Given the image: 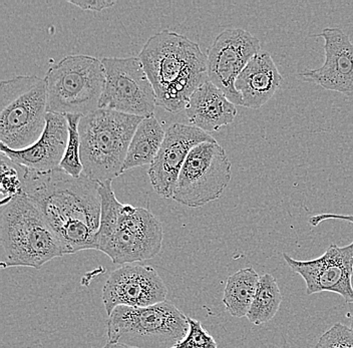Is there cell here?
<instances>
[{
	"label": "cell",
	"mask_w": 353,
	"mask_h": 348,
	"mask_svg": "<svg viewBox=\"0 0 353 348\" xmlns=\"http://www.w3.org/2000/svg\"><path fill=\"white\" fill-rule=\"evenodd\" d=\"M316 37L324 39L325 61L319 68L304 70L300 76L322 89L353 96V43L350 35L341 28H327Z\"/></svg>",
	"instance_id": "9a60e30c"
},
{
	"label": "cell",
	"mask_w": 353,
	"mask_h": 348,
	"mask_svg": "<svg viewBox=\"0 0 353 348\" xmlns=\"http://www.w3.org/2000/svg\"><path fill=\"white\" fill-rule=\"evenodd\" d=\"M188 325L186 336L173 348H218L215 339L204 329L200 321L188 317Z\"/></svg>",
	"instance_id": "cb8c5ba5"
},
{
	"label": "cell",
	"mask_w": 353,
	"mask_h": 348,
	"mask_svg": "<svg viewBox=\"0 0 353 348\" xmlns=\"http://www.w3.org/2000/svg\"><path fill=\"white\" fill-rule=\"evenodd\" d=\"M143 119L107 109L81 116L79 132L83 174L98 183L121 176L132 136Z\"/></svg>",
	"instance_id": "5b68a950"
},
{
	"label": "cell",
	"mask_w": 353,
	"mask_h": 348,
	"mask_svg": "<svg viewBox=\"0 0 353 348\" xmlns=\"http://www.w3.org/2000/svg\"><path fill=\"white\" fill-rule=\"evenodd\" d=\"M314 348H353L352 329L341 323H335L320 336Z\"/></svg>",
	"instance_id": "d4e9b609"
},
{
	"label": "cell",
	"mask_w": 353,
	"mask_h": 348,
	"mask_svg": "<svg viewBox=\"0 0 353 348\" xmlns=\"http://www.w3.org/2000/svg\"><path fill=\"white\" fill-rule=\"evenodd\" d=\"M217 142L203 130L184 124H173L165 131L158 155L150 166V181L158 195L172 199L181 170L190 152L198 145Z\"/></svg>",
	"instance_id": "5bb4252c"
},
{
	"label": "cell",
	"mask_w": 353,
	"mask_h": 348,
	"mask_svg": "<svg viewBox=\"0 0 353 348\" xmlns=\"http://www.w3.org/2000/svg\"><path fill=\"white\" fill-rule=\"evenodd\" d=\"M101 197V225L97 250L105 253L112 263L132 264L154 258L162 249L163 226L145 208L119 202L112 181L99 183Z\"/></svg>",
	"instance_id": "3957f363"
},
{
	"label": "cell",
	"mask_w": 353,
	"mask_h": 348,
	"mask_svg": "<svg viewBox=\"0 0 353 348\" xmlns=\"http://www.w3.org/2000/svg\"><path fill=\"white\" fill-rule=\"evenodd\" d=\"M282 81L283 76L271 54L261 50L242 70L235 88L241 96L243 107L258 110L274 96Z\"/></svg>",
	"instance_id": "e0dca14e"
},
{
	"label": "cell",
	"mask_w": 353,
	"mask_h": 348,
	"mask_svg": "<svg viewBox=\"0 0 353 348\" xmlns=\"http://www.w3.org/2000/svg\"><path fill=\"white\" fill-rule=\"evenodd\" d=\"M139 59L153 85L157 105L172 114L186 109L194 92L209 81L207 56L198 43L178 32L154 34Z\"/></svg>",
	"instance_id": "7a4b0ae2"
},
{
	"label": "cell",
	"mask_w": 353,
	"mask_h": 348,
	"mask_svg": "<svg viewBox=\"0 0 353 348\" xmlns=\"http://www.w3.org/2000/svg\"><path fill=\"white\" fill-rule=\"evenodd\" d=\"M261 50L259 39L242 28L223 30L207 50L209 81L235 105L243 107L241 96L235 88L236 81Z\"/></svg>",
	"instance_id": "7c38bea8"
},
{
	"label": "cell",
	"mask_w": 353,
	"mask_h": 348,
	"mask_svg": "<svg viewBox=\"0 0 353 348\" xmlns=\"http://www.w3.org/2000/svg\"><path fill=\"white\" fill-rule=\"evenodd\" d=\"M105 85L99 109L131 116H154L157 98L139 57H103Z\"/></svg>",
	"instance_id": "8fae6325"
},
{
	"label": "cell",
	"mask_w": 353,
	"mask_h": 348,
	"mask_svg": "<svg viewBox=\"0 0 353 348\" xmlns=\"http://www.w3.org/2000/svg\"><path fill=\"white\" fill-rule=\"evenodd\" d=\"M260 276L253 267L243 268L228 277L223 303L228 314L236 318L246 316L252 305Z\"/></svg>",
	"instance_id": "ffe728a7"
},
{
	"label": "cell",
	"mask_w": 353,
	"mask_h": 348,
	"mask_svg": "<svg viewBox=\"0 0 353 348\" xmlns=\"http://www.w3.org/2000/svg\"><path fill=\"white\" fill-rule=\"evenodd\" d=\"M22 191L59 236L66 254L97 250L101 225L99 183L57 168L37 172L21 166Z\"/></svg>",
	"instance_id": "6da1fadb"
},
{
	"label": "cell",
	"mask_w": 353,
	"mask_h": 348,
	"mask_svg": "<svg viewBox=\"0 0 353 348\" xmlns=\"http://www.w3.org/2000/svg\"><path fill=\"white\" fill-rule=\"evenodd\" d=\"M0 245L2 268L41 269L50 260L66 255L54 229L24 194L1 204Z\"/></svg>",
	"instance_id": "277c9868"
},
{
	"label": "cell",
	"mask_w": 353,
	"mask_h": 348,
	"mask_svg": "<svg viewBox=\"0 0 353 348\" xmlns=\"http://www.w3.org/2000/svg\"><path fill=\"white\" fill-rule=\"evenodd\" d=\"M65 118L68 124V141L59 168L74 178H79L83 173L81 158V138H79V132L81 116L66 114Z\"/></svg>",
	"instance_id": "7402d4cb"
},
{
	"label": "cell",
	"mask_w": 353,
	"mask_h": 348,
	"mask_svg": "<svg viewBox=\"0 0 353 348\" xmlns=\"http://www.w3.org/2000/svg\"><path fill=\"white\" fill-rule=\"evenodd\" d=\"M232 178V164L224 147L207 142L194 147L181 170L172 199L200 208L219 199Z\"/></svg>",
	"instance_id": "9c48e42d"
},
{
	"label": "cell",
	"mask_w": 353,
	"mask_h": 348,
	"mask_svg": "<svg viewBox=\"0 0 353 348\" xmlns=\"http://www.w3.org/2000/svg\"><path fill=\"white\" fill-rule=\"evenodd\" d=\"M185 110L190 124L206 133L232 124L237 116L236 105L210 81L194 92Z\"/></svg>",
	"instance_id": "ac0fdd59"
},
{
	"label": "cell",
	"mask_w": 353,
	"mask_h": 348,
	"mask_svg": "<svg viewBox=\"0 0 353 348\" xmlns=\"http://www.w3.org/2000/svg\"><path fill=\"white\" fill-rule=\"evenodd\" d=\"M68 3L76 6L83 10H90V12H101L105 8H112L116 4V1L110 0H88V1H76V0H70Z\"/></svg>",
	"instance_id": "484cf974"
},
{
	"label": "cell",
	"mask_w": 353,
	"mask_h": 348,
	"mask_svg": "<svg viewBox=\"0 0 353 348\" xmlns=\"http://www.w3.org/2000/svg\"><path fill=\"white\" fill-rule=\"evenodd\" d=\"M68 124L65 116H46V127L39 140L23 150H12L0 143V152L15 164L37 172L59 168L68 145Z\"/></svg>",
	"instance_id": "2e32d148"
},
{
	"label": "cell",
	"mask_w": 353,
	"mask_h": 348,
	"mask_svg": "<svg viewBox=\"0 0 353 348\" xmlns=\"http://www.w3.org/2000/svg\"><path fill=\"white\" fill-rule=\"evenodd\" d=\"M109 342L138 348H173L186 336L188 317L170 301L147 307L119 306L107 323Z\"/></svg>",
	"instance_id": "ba28073f"
},
{
	"label": "cell",
	"mask_w": 353,
	"mask_h": 348,
	"mask_svg": "<svg viewBox=\"0 0 353 348\" xmlns=\"http://www.w3.org/2000/svg\"><path fill=\"white\" fill-rule=\"evenodd\" d=\"M167 286L151 266L125 264L112 271L103 288L108 315L119 306L147 307L165 301Z\"/></svg>",
	"instance_id": "4fadbf2b"
},
{
	"label": "cell",
	"mask_w": 353,
	"mask_h": 348,
	"mask_svg": "<svg viewBox=\"0 0 353 348\" xmlns=\"http://www.w3.org/2000/svg\"><path fill=\"white\" fill-rule=\"evenodd\" d=\"M46 79L19 76L0 85V141L12 150L32 146L46 127Z\"/></svg>",
	"instance_id": "8992f818"
},
{
	"label": "cell",
	"mask_w": 353,
	"mask_h": 348,
	"mask_svg": "<svg viewBox=\"0 0 353 348\" xmlns=\"http://www.w3.org/2000/svg\"><path fill=\"white\" fill-rule=\"evenodd\" d=\"M327 220H341L353 224V215L319 214L309 218L311 226H319ZM287 265L303 278L306 294L332 292L341 295L346 303L353 304V241L350 245L339 247L331 244L326 252L316 259L300 261L283 253Z\"/></svg>",
	"instance_id": "30bf717a"
},
{
	"label": "cell",
	"mask_w": 353,
	"mask_h": 348,
	"mask_svg": "<svg viewBox=\"0 0 353 348\" xmlns=\"http://www.w3.org/2000/svg\"><path fill=\"white\" fill-rule=\"evenodd\" d=\"M165 131L154 116L145 118L132 136L123 172L152 165L160 151Z\"/></svg>",
	"instance_id": "d6986e66"
},
{
	"label": "cell",
	"mask_w": 353,
	"mask_h": 348,
	"mask_svg": "<svg viewBox=\"0 0 353 348\" xmlns=\"http://www.w3.org/2000/svg\"><path fill=\"white\" fill-rule=\"evenodd\" d=\"M103 348H138L130 347V345H123V343L108 342Z\"/></svg>",
	"instance_id": "4316f807"
},
{
	"label": "cell",
	"mask_w": 353,
	"mask_h": 348,
	"mask_svg": "<svg viewBox=\"0 0 353 348\" xmlns=\"http://www.w3.org/2000/svg\"><path fill=\"white\" fill-rule=\"evenodd\" d=\"M1 204L22 195L21 166L1 153Z\"/></svg>",
	"instance_id": "603a6c76"
},
{
	"label": "cell",
	"mask_w": 353,
	"mask_h": 348,
	"mask_svg": "<svg viewBox=\"0 0 353 348\" xmlns=\"http://www.w3.org/2000/svg\"><path fill=\"white\" fill-rule=\"evenodd\" d=\"M350 329H352V334H353V316L352 317V319H350Z\"/></svg>",
	"instance_id": "83f0119b"
},
{
	"label": "cell",
	"mask_w": 353,
	"mask_h": 348,
	"mask_svg": "<svg viewBox=\"0 0 353 348\" xmlns=\"http://www.w3.org/2000/svg\"><path fill=\"white\" fill-rule=\"evenodd\" d=\"M48 112L85 116L99 109L105 85L103 63L74 54L50 67L46 74Z\"/></svg>",
	"instance_id": "52a82bcc"
},
{
	"label": "cell",
	"mask_w": 353,
	"mask_h": 348,
	"mask_svg": "<svg viewBox=\"0 0 353 348\" xmlns=\"http://www.w3.org/2000/svg\"><path fill=\"white\" fill-rule=\"evenodd\" d=\"M283 301L277 280L272 274L260 276L259 285L246 317L254 325H262L274 318Z\"/></svg>",
	"instance_id": "44dd1931"
}]
</instances>
